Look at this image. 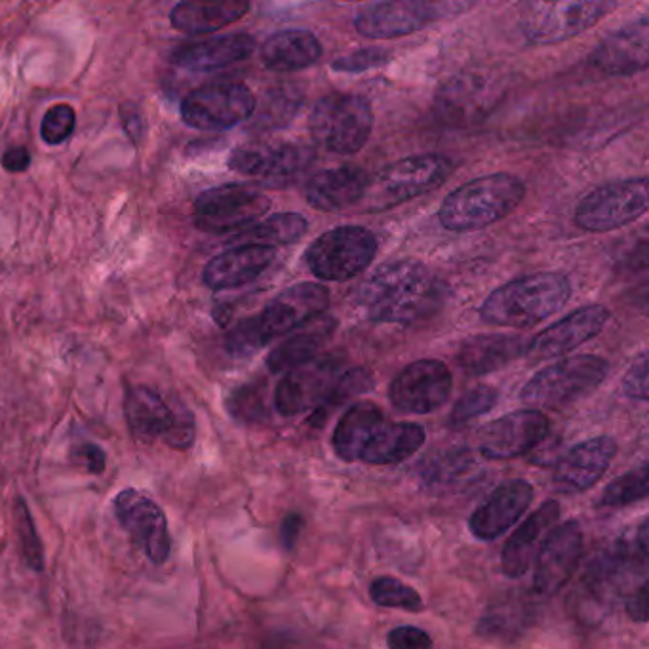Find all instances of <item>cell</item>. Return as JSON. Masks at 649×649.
I'll return each mask as SVG.
<instances>
[{
  "mask_svg": "<svg viewBox=\"0 0 649 649\" xmlns=\"http://www.w3.org/2000/svg\"><path fill=\"white\" fill-rule=\"evenodd\" d=\"M443 282L417 260L383 263L356 288V307L379 324H414L444 303Z\"/></svg>",
  "mask_w": 649,
  "mask_h": 649,
  "instance_id": "obj_1",
  "label": "cell"
},
{
  "mask_svg": "<svg viewBox=\"0 0 649 649\" xmlns=\"http://www.w3.org/2000/svg\"><path fill=\"white\" fill-rule=\"evenodd\" d=\"M329 307V292L315 282H302L276 295L262 313L239 322L225 339L231 355L246 358L262 351L265 345L290 335L307 322L326 315Z\"/></svg>",
  "mask_w": 649,
  "mask_h": 649,
  "instance_id": "obj_2",
  "label": "cell"
},
{
  "mask_svg": "<svg viewBox=\"0 0 649 649\" xmlns=\"http://www.w3.org/2000/svg\"><path fill=\"white\" fill-rule=\"evenodd\" d=\"M571 297V282L560 273H536L503 284L486 297L480 318L501 328L528 329L555 315Z\"/></svg>",
  "mask_w": 649,
  "mask_h": 649,
  "instance_id": "obj_3",
  "label": "cell"
},
{
  "mask_svg": "<svg viewBox=\"0 0 649 649\" xmlns=\"http://www.w3.org/2000/svg\"><path fill=\"white\" fill-rule=\"evenodd\" d=\"M526 196V185L513 174H489L465 183L444 199L438 222L454 233H473L501 222Z\"/></svg>",
  "mask_w": 649,
  "mask_h": 649,
  "instance_id": "obj_4",
  "label": "cell"
},
{
  "mask_svg": "<svg viewBox=\"0 0 649 649\" xmlns=\"http://www.w3.org/2000/svg\"><path fill=\"white\" fill-rule=\"evenodd\" d=\"M452 172L454 162L444 154H414L393 162L369 180L362 210L369 214L393 210L440 187Z\"/></svg>",
  "mask_w": 649,
  "mask_h": 649,
  "instance_id": "obj_5",
  "label": "cell"
},
{
  "mask_svg": "<svg viewBox=\"0 0 649 649\" xmlns=\"http://www.w3.org/2000/svg\"><path fill=\"white\" fill-rule=\"evenodd\" d=\"M307 126L318 148L351 156L364 149L374 130L372 103L361 94L324 95L308 114Z\"/></svg>",
  "mask_w": 649,
  "mask_h": 649,
  "instance_id": "obj_6",
  "label": "cell"
},
{
  "mask_svg": "<svg viewBox=\"0 0 649 649\" xmlns=\"http://www.w3.org/2000/svg\"><path fill=\"white\" fill-rule=\"evenodd\" d=\"M124 415L132 435L143 444L156 440L174 449H189L196 436L194 415L181 402L172 404L149 385H130Z\"/></svg>",
  "mask_w": 649,
  "mask_h": 649,
  "instance_id": "obj_7",
  "label": "cell"
},
{
  "mask_svg": "<svg viewBox=\"0 0 649 649\" xmlns=\"http://www.w3.org/2000/svg\"><path fill=\"white\" fill-rule=\"evenodd\" d=\"M609 374L602 356L576 355L539 369L526 385L520 398L536 408L558 409L582 400L600 387Z\"/></svg>",
  "mask_w": 649,
  "mask_h": 649,
  "instance_id": "obj_8",
  "label": "cell"
},
{
  "mask_svg": "<svg viewBox=\"0 0 649 649\" xmlns=\"http://www.w3.org/2000/svg\"><path fill=\"white\" fill-rule=\"evenodd\" d=\"M377 254V239L366 227L343 225L318 236L307 252L308 271L326 282H345L362 275Z\"/></svg>",
  "mask_w": 649,
  "mask_h": 649,
  "instance_id": "obj_9",
  "label": "cell"
},
{
  "mask_svg": "<svg viewBox=\"0 0 649 649\" xmlns=\"http://www.w3.org/2000/svg\"><path fill=\"white\" fill-rule=\"evenodd\" d=\"M470 8L465 2L391 0L361 8L355 16L356 33L369 41H391L422 31L430 23Z\"/></svg>",
  "mask_w": 649,
  "mask_h": 649,
  "instance_id": "obj_10",
  "label": "cell"
},
{
  "mask_svg": "<svg viewBox=\"0 0 649 649\" xmlns=\"http://www.w3.org/2000/svg\"><path fill=\"white\" fill-rule=\"evenodd\" d=\"M648 212V180L613 181L585 194L574 222L589 233H609L640 220Z\"/></svg>",
  "mask_w": 649,
  "mask_h": 649,
  "instance_id": "obj_11",
  "label": "cell"
},
{
  "mask_svg": "<svg viewBox=\"0 0 649 649\" xmlns=\"http://www.w3.org/2000/svg\"><path fill=\"white\" fill-rule=\"evenodd\" d=\"M617 2H529L520 16V29L531 44H558L595 28L616 10Z\"/></svg>",
  "mask_w": 649,
  "mask_h": 649,
  "instance_id": "obj_12",
  "label": "cell"
},
{
  "mask_svg": "<svg viewBox=\"0 0 649 649\" xmlns=\"http://www.w3.org/2000/svg\"><path fill=\"white\" fill-rule=\"evenodd\" d=\"M271 201L267 196L242 183H227L207 189L194 201V223L201 231L225 235L252 227L267 214Z\"/></svg>",
  "mask_w": 649,
  "mask_h": 649,
  "instance_id": "obj_13",
  "label": "cell"
},
{
  "mask_svg": "<svg viewBox=\"0 0 649 649\" xmlns=\"http://www.w3.org/2000/svg\"><path fill=\"white\" fill-rule=\"evenodd\" d=\"M255 95L242 82H210L196 88L181 103V119L189 128L220 132L239 126L254 114Z\"/></svg>",
  "mask_w": 649,
  "mask_h": 649,
  "instance_id": "obj_14",
  "label": "cell"
},
{
  "mask_svg": "<svg viewBox=\"0 0 649 649\" xmlns=\"http://www.w3.org/2000/svg\"><path fill=\"white\" fill-rule=\"evenodd\" d=\"M315 159V149L303 143H250L231 153L229 168L262 181L265 187L284 189L302 180Z\"/></svg>",
  "mask_w": 649,
  "mask_h": 649,
  "instance_id": "obj_15",
  "label": "cell"
},
{
  "mask_svg": "<svg viewBox=\"0 0 649 649\" xmlns=\"http://www.w3.org/2000/svg\"><path fill=\"white\" fill-rule=\"evenodd\" d=\"M497 79L483 73L452 77L435 94V114L448 126L467 128L483 122L499 103Z\"/></svg>",
  "mask_w": 649,
  "mask_h": 649,
  "instance_id": "obj_16",
  "label": "cell"
},
{
  "mask_svg": "<svg viewBox=\"0 0 649 649\" xmlns=\"http://www.w3.org/2000/svg\"><path fill=\"white\" fill-rule=\"evenodd\" d=\"M454 377L443 361L412 362L388 387L393 406L406 414H433L449 400Z\"/></svg>",
  "mask_w": 649,
  "mask_h": 649,
  "instance_id": "obj_17",
  "label": "cell"
},
{
  "mask_svg": "<svg viewBox=\"0 0 649 649\" xmlns=\"http://www.w3.org/2000/svg\"><path fill=\"white\" fill-rule=\"evenodd\" d=\"M114 516L128 536L140 545L153 564H164L172 550V537L164 510L138 489H122L113 501Z\"/></svg>",
  "mask_w": 649,
  "mask_h": 649,
  "instance_id": "obj_18",
  "label": "cell"
},
{
  "mask_svg": "<svg viewBox=\"0 0 649 649\" xmlns=\"http://www.w3.org/2000/svg\"><path fill=\"white\" fill-rule=\"evenodd\" d=\"M549 430V417L539 409L513 412L478 430V452L486 459L523 457L537 448Z\"/></svg>",
  "mask_w": 649,
  "mask_h": 649,
  "instance_id": "obj_19",
  "label": "cell"
},
{
  "mask_svg": "<svg viewBox=\"0 0 649 649\" xmlns=\"http://www.w3.org/2000/svg\"><path fill=\"white\" fill-rule=\"evenodd\" d=\"M339 356H316L315 361L290 369L275 391V408L284 417H295L316 409L328 396L335 379L342 375Z\"/></svg>",
  "mask_w": 649,
  "mask_h": 649,
  "instance_id": "obj_20",
  "label": "cell"
},
{
  "mask_svg": "<svg viewBox=\"0 0 649 649\" xmlns=\"http://www.w3.org/2000/svg\"><path fill=\"white\" fill-rule=\"evenodd\" d=\"M611 318V313L604 305H585L564 316L562 321L550 324L526 345V355L536 361H549L568 355L585 343L595 339Z\"/></svg>",
  "mask_w": 649,
  "mask_h": 649,
  "instance_id": "obj_21",
  "label": "cell"
},
{
  "mask_svg": "<svg viewBox=\"0 0 649 649\" xmlns=\"http://www.w3.org/2000/svg\"><path fill=\"white\" fill-rule=\"evenodd\" d=\"M582 558V531L576 520L556 526L537 556L534 587L542 596H552L566 587Z\"/></svg>",
  "mask_w": 649,
  "mask_h": 649,
  "instance_id": "obj_22",
  "label": "cell"
},
{
  "mask_svg": "<svg viewBox=\"0 0 649 649\" xmlns=\"http://www.w3.org/2000/svg\"><path fill=\"white\" fill-rule=\"evenodd\" d=\"M590 65L608 77H630L649 65V18L642 16L609 33L589 58Z\"/></svg>",
  "mask_w": 649,
  "mask_h": 649,
  "instance_id": "obj_23",
  "label": "cell"
},
{
  "mask_svg": "<svg viewBox=\"0 0 649 649\" xmlns=\"http://www.w3.org/2000/svg\"><path fill=\"white\" fill-rule=\"evenodd\" d=\"M617 456V444L609 436H596L577 444L558 462L555 486L564 494H579L592 488Z\"/></svg>",
  "mask_w": 649,
  "mask_h": 649,
  "instance_id": "obj_24",
  "label": "cell"
},
{
  "mask_svg": "<svg viewBox=\"0 0 649 649\" xmlns=\"http://www.w3.org/2000/svg\"><path fill=\"white\" fill-rule=\"evenodd\" d=\"M534 499V488L526 480H509L473 513L469 528L473 536L480 541H494L501 537L510 526H515L520 516L528 510Z\"/></svg>",
  "mask_w": 649,
  "mask_h": 649,
  "instance_id": "obj_25",
  "label": "cell"
},
{
  "mask_svg": "<svg viewBox=\"0 0 649 649\" xmlns=\"http://www.w3.org/2000/svg\"><path fill=\"white\" fill-rule=\"evenodd\" d=\"M255 39L249 33L222 34L206 41L185 42L172 52V63L193 73L225 69L254 54Z\"/></svg>",
  "mask_w": 649,
  "mask_h": 649,
  "instance_id": "obj_26",
  "label": "cell"
},
{
  "mask_svg": "<svg viewBox=\"0 0 649 649\" xmlns=\"http://www.w3.org/2000/svg\"><path fill=\"white\" fill-rule=\"evenodd\" d=\"M368 183L369 175L361 166L343 164L313 175L305 187V196L315 210L337 214L361 204Z\"/></svg>",
  "mask_w": 649,
  "mask_h": 649,
  "instance_id": "obj_27",
  "label": "cell"
},
{
  "mask_svg": "<svg viewBox=\"0 0 649 649\" xmlns=\"http://www.w3.org/2000/svg\"><path fill=\"white\" fill-rule=\"evenodd\" d=\"M275 257V250L267 246H235L207 263L202 281L212 290L239 288L260 278Z\"/></svg>",
  "mask_w": 649,
  "mask_h": 649,
  "instance_id": "obj_28",
  "label": "cell"
},
{
  "mask_svg": "<svg viewBox=\"0 0 649 649\" xmlns=\"http://www.w3.org/2000/svg\"><path fill=\"white\" fill-rule=\"evenodd\" d=\"M526 355V343L516 335H473L457 348V366L463 374L480 377L501 369Z\"/></svg>",
  "mask_w": 649,
  "mask_h": 649,
  "instance_id": "obj_29",
  "label": "cell"
},
{
  "mask_svg": "<svg viewBox=\"0 0 649 649\" xmlns=\"http://www.w3.org/2000/svg\"><path fill=\"white\" fill-rule=\"evenodd\" d=\"M337 321L334 316L322 315L295 329L267 356V368L273 374H286L290 369L315 361L321 348L332 339Z\"/></svg>",
  "mask_w": 649,
  "mask_h": 649,
  "instance_id": "obj_30",
  "label": "cell"
},
{
  "mask_svg": "<svg viewBox=\"0 0 649 649\" xmlns=\"http://www.w3.org/2000/svg\"><path fill=\"white\" fill-rule=\"evenodd\" d=\"M322 44L315 34L303 29H286L263 42V68L273 73H295L313 68L322 58Z\"/></svg>",
  "mask_w": 649,
  "mask_h": 649,
  "instance_id": "obj_31",
  "label": "cell"
},
{
  "mask_svg": "<svg viewBox=\"0 0 649 649\" xmlns=\"http://www.w3.org/2000/svg\"><path fill=\"white\" fill-rule=\"evenodd\" d=\"M425 428L417 423L383 419L362 452L361 462L369 465H396L417 454L425 444Z\"/></svg>",
  "mask_w": 649,
  "mask_h": 649,
  "instance_id": "obj_32",
  "label": "cell"
},
{
  "mask_svg": "<svg viewBox=\"0 0 649 649\" xmlns=\"http://www.w3.org/2000/svg\"><path fill=\"white\" fill-rule=\"evenodd\" d=\"M246 0H222V2H180L172 8L170 21L181 33L206 34L227 28L249 14Z\"/></svg>",
  "mask_w": 649,
  "mask_h": 649,
  "instance_id": "obj_33",
  "label": "cell"
},
{
  "mask_svg": "<svg viewBox=\"0 0 649 649\" xmlns=\"http://www.w3.org/2000/svg\"><path fill=\"white\" fill-rule=\"evenodd\" d=\"M558 518H560V505L555 499H550L542 503L541 507L529 516L520 528L516 529L503 549L501 568L505 576L516 579L528 571L537 541L550 526L558 523Z\"/></svg>",
  "mask_w": 649,
  "mask_h": 649,
  "instance_id": "obj_34",
  "label": "cell"
},
{
  "mask_svg": "<svg viewBox=\"0 0 649 649\" xmlns=\"http://www.w3.org/2000/svg\"><path fill=\"white\" fill-rule=\"evenodd\" d=\"M383 419L385 414L374 402H355L335 427L332 436L335 454L342 457L343 462H361L362 452Z\"/></svg>",
  "mask_w": 649,
  "mask_h": 649,
  "instance_id": "obj_35",
  "label": "cell"
},
{
  "mask_svg": "<svg viewBox=\"0 0 649 649\" xmlns=\"http://www.w3.org/2000/svg\"><path fill=\"white\" fill-rule=\"evenodd\" d=\"M308 223L302 214L284 212V214L271 215L265 220L254 223L252 227L244 229L239 235L233 236L231 244L236 246H267L275 250L276 246H292L307 235Z\"/></svg>",
  "mask_w": 649,
  "mask_h": 649,
  "instance_id": "obj_36",
  "label": "cell"
},
{
  "mask_svg": "<svg viewBox=\"0 0 649 649\" xmlns=\"http://www.w3.org/2000/svg\"><path fill=\"white\" fill-rule=\"evenodd\" d=\"M302 105V90L294 84H281L267 90V94L263 95L262 105L260 108L255 105L254 113H257L260 126L265 130H278L294 121Z\"/></svg>",
  "mask_w": 649,
  "mask_h": 649,
  "instance_id": "obj_37",
  "label": "cell"
},
{
  "mask_svg": "<svg viewBox=\"0 0 649 649\" xmlns=\"http://www.w3.org/2000/svg\"><path fill=\"white\" fill-rule=\"evenodd\" d=\"M375 382L368 369L351 368L347 372H342V375L335 379L334 385L329 388L328 396L324 398L321 406L315 409L313 414V422H324L326 415L332 409L342 406L343 402L351 400L353 396L364 395L374 388Z\"/></svg>",
  "mask_w": 649,
  "mask_h": 649,
  "instance_id": "obj_38",
  "label": "cell"
},
{
  "mask_svg": "<svg viewBox=\"0 0 649 649\" xmlns=\"http://www.w3.org/2000/svg\"><path fill=\"white\" fill-rule=\"evenodd\" d=\"M649 467L642 465L640 469L630 470L627 475L619 476L613 483H609L604 489L598 507H627L636 501H642L648 497Z\"/></svg>",
  "mask_w": 649,
  "mask_h": 649,
  "instance_id": "obj_39",
  "label": "cell"
},
{
  "mask_svg": "<svg viewBox=\"0 0 649 649\" xmlns=\"http://www.w3.org/2000/svg\"><path fill=\"white\" fill-rule=\"evenodd\" d=\"M369 596L382 608L406 609L414 613L423 609L419 592L395 577H377L369 587Z\"/></svg>",
  "mask_w": 649,
  "mask_h": 649,
  "instance_id": "obj_40",
  "label": "cell"
},
{
  "mask_svg": "<svg viewBox=\"0 0 649 649\" xmlns=\"http://www.w3.org/2000/svg\"><path fill=\"white\" fill-rule=\"evenodd\" d=\"M229 414L241 423H260L267 419L265 383H249L233 391L227 400Z\"/></svg>",
  "mask_w": 649,
  "mask_h": 649,
  "instance_id": "obj_41",
  "label": "cell"
},
{
  "mask_svg": "<svg viewBox=\"0 0 649 649\" xmlns=\"http://www.w3.org/2000/svg\"><path fill=\"white\" fill-rule=\"evenodd\" d=\"M14 509L16 529L20 536L23 558L33 571H42L44 569V547H42L41 537L34 528L33 516H31V510H29L28 503L23 497H16Z\"/></svg>",
  "mask_w": 649,
  "mask_h": 649,
  "instance_id": "obj_42",
  "label": "cell"
},
{
  "mask_svg": "<svg viewBox=\"0 0 649 649\" xmlns=\"http://www.w3.org/2000/svg\"><path fill=\"white\" fill-rule=\"evenodd\" d=\"M497 400H499V393L494 387L478 385V387L470 388L469 393H465L456 402V406L449 414V425L459 428L467 423L475 422L476 417L486 415L496 408Z\"/></svg>",
  "mask_w": 649,
  "mask_h": 649,
  "instance_id": "obj_43",
  "label": "cell"
},
{
  "mask_svg": "<svg viewBox=\"0 0 649 649\" xmlns=\"http://www.w3.org/2000/svg\"><path fill=\"white\" fill-rule=\"evenodd\" d=\"M470 465L473 459L469 452H448L443 456L433 457L423 465V480L430 486L448 484L449 480H456L463 473H467Z\"/></svg>",
  "mask_w": 649,
  "mask_h": 649,
  "instance_id": "obj_44",
  "label": "cell"
},
{
  "mask_svg": "<svg viewBox=\"0 0 649 649\" xmlns=\"http://www.w3.org/2000/svg\"><path fill=\"white\" fill-rule=\"evenodd\" d=\"M77 113L71 105H54L48 109L41 124V135L48 145H61L73 135Z\"/></svg>",
  "mask_w": 649,
  "mask_h": 649,
  "instance_id": "obj_45",
  "label": "cell"
},
{
  "mask_svg": "<svg viewBox=\"0 0 649 649\" xmlns=\"http://www.w3.org/2000/svg\"><path fill=\"white\" fill-rule=\"evenodd\" d=\"M393 55L383 48H361L351 54L342 55L332 63L335 73L358 74L372 71V69L385 68Z\"/></svg>",
  "mask_w": 649,
  "mask_h": 649,
  "instance_id": "obj_46",
  "label": "cell"
},
{
  "mask_svg": "<svg viewBox=\"0 0 649 649\" xmlns=\"http://www.w3.org/2000/svg\"><path fill=\"white\" fill-rule=\"evenodd\" d=\"M622 393L635 400H648V353L638 355L629 372L622 377Z\"/></svg>",
  "mask_w": 649,
  "mask_h": 649,
  "instance_id": "obj_47",
  "label": "cell"
},
{
  "mask_svg": "<svg viewBox=\"0 0 649 649\" xmlns=\"http://www.w3.org/2000/svg\"><path fill=\"white\" fill-rule=\"evenodd\" d=\"M388 649H433V638L417 627H396L387 636Z\"/></svg>",
  "mask_w": 649,
  "mask_h": 649,
  "instance_id": "obj_48",
  "label": "cell"
},
{
  "mask_svg": "<svg viewBox=\"0 0 649 649\" xmlns=\"http://www.w3.org/2000/svg\"><path fill=\"white\" fill-rule=\"evenodd\" d=\"M73 462L87 469L90 475H101L108 467V456L98 444L84 443L74 446Z\"/></svg>",
  "mask_w": 649,
  "mask_h": 649,
  "instance_id": "obj_49",
  "label": "cell"
},
{
  "mask_svg": "<svg viewBox=\"0 0 649 649\" xmlns=\"http://www.w3.org/2000/svg\"><path fill=\"white\" fill-rule=\"evenodd\" d=\"M121 121L124 132L130 135V140L134 141L135 145L140 143L141 138L145 135V119L141 109L135 103H122L121 105Z\"/></svg>",
  "mask_w": 649,
  "mask_h": 649,
  "instance_id": "obj_50",
  "label": "cell"
},
{
  "mask_svg": "<svg viewBox=\"0 0 649 649\" xmlns=\"http://www.w3.org/2000/svg\"><path fill=\"white\" fill-rule=\"evenodd\" d=\"M31 153L28 148L23 145H14V148L7 149V153L2 154V166L10 174H21V172H28L31 166Z\"/></svg>",
  "mask_w": 649,
  "mask_h": 649,
  "instance_id": "obj_51",
  "label": "cell"
},
{
  "mask_svg": "<svg viewBox=\"0 0 649 649\" xmlns=\"http://www.w3.org/2000/svg\"><path fill=\"white\" fill-rule=\"evenodd\" d=\"M648 582H642L627 600V613L632 621H648Z\"/></svg>",
  "mask_w": 649,
  "mask_h": 649,
  "instance_id": "obj_52",
  "label": "cell"
},
{
  "mask_svg": "<svg viewBox=\"0 0 649 649\" xmlns=\"http://www.w3.org/2000/svg\"><path fill=\"white\" fill-rule=\"evenodd\" d=\"M302 526L303 520L300 515H288L284 518L281 536L282 545H284L286 549H292V547H294L297 537H300V531H302Z\"/></svg>",
  "mask_w": 649,
  "mask_h": 649,
  "instance_id": "obj_53",
  "label": "cell"
}]
</instances>
